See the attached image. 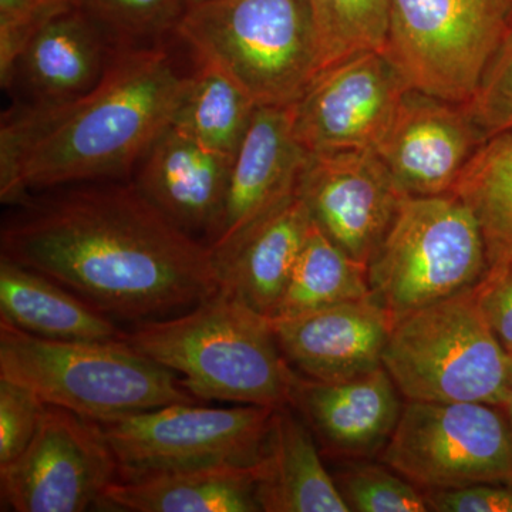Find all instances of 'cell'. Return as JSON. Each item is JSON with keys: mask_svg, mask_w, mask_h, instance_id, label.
Returning a JSON list of instances; mask_svg holds the SVG:
<instances>
[{"mask_svg": "<svg viewBox=\"0 0 512 512\" xmlns=\"http://www.w3.org/2000/svg\"><path fill=\"white\" fill-rule=\"evenodd\" d=\"M73 0H0V79L46 22L73 8Z\"/></svg>", "mask_w": 512, "mask_h": 512, "instance_id": "1f68e13d", "label": "cell"}, {"mask_svg": "<svg viewBox=\"0 0 512 512\" xmlns=\"http://www.w3.org/2000/svg\"><path fill=\"white\" fill-rule=\"evenodd\" d=\"M498 407L406 400L383 463L424 491L512 481V429Z\"/></svg>", "mask_w": 512, "mask_h": 512, "instance_id": "30bf717a", "label": "cell"}, {"mask_svg": "<svg viewBox=\"0 0 512 512\" xmlns=\"http://www.w3.org/2000/svg\"><path fill=\"white\" fill-rule=\"evenodd\" d=\"M271 323L292 369L316 382L335 383L383 366L394 319L370 295Z\"/></svg>", "mask_w": 512, "mask_h": 512, "instance_id": "2e32d148", "label": "cell"}, {"mask_svg": "<svg viewBox=\"0 0 512 512\" xmlns=\"http://www.w3.org/2000/svg\"><path fill=\"white\" fill-rule=\"evenodd\" d=\"M0 376L47 406L97 423L174 403L198 402L171 370L126 340H50L0 322Z\"/></svg>", "mask_w": 512, "mask_h": 512, "instance_id": "277c9868", "label": "cell"}, {"mask_svg": "<svg viewBox=\"0 0 512 512\" xmlns=\"http://www.w3.org/2000/svg\"><path fill=\"white\" fill-rule=\"evenodd\" d=\"M205 2V0H185L188 6L195 5V3Z\"/></svg>", "mask_w": 512, "mask_h": 512, "instance_id": "74e56055", "label": "cell"}, {"mask_svg": "<svg viewBox=\"0 0 512 512\" xmlns=\"http://www.w3.org/2000/svg\"><path fill=\"white\" fill-rule=\"evenodd\" d=\"M252 474L261 511L352 512L323 464L311 427L291 404L272 412Z\"/></svg>", "mask_w": 512, "mask_h": 512, "instance_id": "ffe728a7", "label": "cell"}, {"mask_svg": "<svg viewBox=\"0 0 512 512\" xmlns=\"http://www.w3.org/2000/svg\"><path fill=\"white\" fill-rule=\"evenodd\" d=\"M467 107L485 137L512 130V39L498 50Z\"/></svg>", "mask_w": 512, "mask_h": 512, "instance_id": "4dcf8cb0", "label": "cell"}, {"mask_svg": "<svg viewBox=\"0 0 512 512\" xmlns=\"http://www.w3.org/2000/svg\"><path fill=\"white\" fill-rule=\"evenodd\" d=\"M505 410V416H507L508 423H510L512 429V356H511V366H510V376H508V384H507V397H505V403L503 406Z\"/></svg>", "mask_w": 512, "mask_h": 512, "instance_id": "e575fe53", "label": "cell"}, {"mask_svg": "<svg viewBox=\"0 0 512 512\" xmlns=\"http://www.w3.org/2000/svg\"><path fill=\"white\" fill-rule=\"evenodd\" d=\"M45 407L29 387L0 376V467L26 450L39 429Z\"/></svg>", "mask_w": 512, "mask_h": 512, "instance_id": "f546056e", "label": "cell"}, {"mask_svg": "<svg viewBox=\"0 0 512 512\" xmlns=\"http://www.w3.org/2000/svg\"><path fill=\"white\" fill-rule=\"evenodd\" d=\"M15 207L0 232L2 256L111 319L168 318L221 288L210 247L175 227L134 181L67 185Z\"/></svg>", "mask_w": 512, "mask_h": 512, "instance_id": "6da1fadb", "label": "cell"}, {"mask_svg": "<svg viewBox=\"0 0 512 512\" xmlns=\"http://www.w3.org/2000/svg\"><path fill=\"white\" fill-rule=\"evenodd\" d=\"M333 478L350 511H431L424 491L387 464H355Z\"/></svg>", "mask_w": 512, "mask_h": 512, "instance_id": "f1b7e54d", "label": "cell"}, {"mask_svg": "<svg viewBox=\"0 0 512 512\" xmlns=\"http://www.w3.org/2000/svg\"><path fill=\"white\" fill-rule=\"evenodd\" d=\"M308 157L293 130L291 107H256L232 158L224 210L208 242L218 269L259 221L295 194Z\"/></svg>", "mask_w": 512, "mask_h": 512, "instance_id": "9a60e30c", "label": "cell"}, {"mask_svg": "<svg viewBox=\"0 0 512 512\" xmlns=\"http://www.w3.org/2000/svg\"><path fill=\"white\" fill-rule=\"evenodd\" d=\"M296 192L313 224L365 266L406 197L373 148L309 154Z\"/></svg>", "mask_w": 512, "mask_h": 512, "instance_id": "4fadbf2b", "label": "cell"}, {"mask_svg": "<svg viewBox=\"0 0 512 512\" xmlns=\"http://www.w3.org/2000/svg\"><path fill=\"white\" fill-rule=\"evenodd\" d=\"M400 396L382 366L345 382H316L299 375L292 406L332 453L366 458L383 451L392 439L402 416Z\"/></svg>", "mask_w": 512, "mask_h": 512, "instance_id": "d6986e66", "label": "cell"}, {"mask_svg": "<svg viewBox=\"0 0 512 512\" xmlns=\"http://www.w3.org/2000/svg\"><path fill=\"white\" fill-rule=\"evenodd\" d=\"M320 70L357 53L383 52L389 30V0H309Z\"/></svg>", "mask_w": 512, "mask_h": 512, "instance_id": "4316f807", "label": "cell"}, {"mask_svg": "<svg viewBox=\"0 0 512 512\" xmlns=\"http://www.w3.org/2000/svg\"><path fill=\"white\" fill-rule=\"evenodd\" d=\"M504 18L505 25H507V37H505V40L512 39V0H507V5H505Z\"/></svg>", "mask_w": 512, "mask_h": 512, "instance_id": "d590c367", "label": "cell"}, {"mask_svg": "<svg viewBox=\"0 0 512 512\" xmlns=\"http://www.w3.org/2000/svg\"><path fill=\"white\" fill-rule=\"evenodd\" d=\"M406 82L383 52H363L320 70L292 109L293 130L313 153L373 148L392 123Z\"/></svg>", "mask_w": 512, "mask_h": 512, "instance_id": "7c38bea8", "label": "cell"}, {"mask_svg": "<svg viewBox=\"0 0 512 512\" xmlns=\"http://www.w3.org/2000/svg\"><path fill=\"white\" fill-rule=\"evenodd\" d=\"M495 3H497L498 6H500L501 9H503V12L505 13V5H507V0H494Z\"/></svg>", "mask_w": 512, "mask_h": 512, "instance_id": "8d00e7d4", "label": "cell"}, {"mask_svg": "<svg viewBox=\"0 0 512 512\" xmlns=\"http://www.w3.org/2000/svg\"><path fill=\"white\" fill-rule=\"evenodd\" d=\"M123 339L175 373L197 400L292 406L299 373L279 348L271 319L224 286L188 311L140 323Z\"/></svg>", "mask_w": 512, "mask_h": 512, "instance_id": "3957f363", "label": "cell"}, {"mask_svg": "<svg viewBox=\"0 0 512 512\" xmlns=\"http://www.w3.org/2000/svg\"><path fill=\"white\" fill-rule=\"evenodd\" d=\"M175 39L258 106H293L320 72L309 0H205L188 6Z\"/></svg>", "mask_w": 512, "mask_h": 512, "instance_id": "5b68a950", "label": "cell"}, {"mask_svg": "<svg viewBox=\"0 0 512 512\" xmlns=\"http://www.w3.org/2000/svg\"><path fill=\"white\" fill-rule=\"evenodd\" d=\"M116 49L163 45L175 40L185 0H73Z\"/></svg>", "mask_w": 512, "mask_h": 512, "instance_id": "83f0119b", "label": "cell"}, {"mask_svg": "<svg viewBox=\"0 0 512 512\" xmlns=\"http://www.w3.org/2000/svg\"><path fill=\"white\" fill-rule=\"evenodd\" d=\"M117 480L119 463L103 426L46 404L29 446L0 467V495L16 512H82L99 508Z\"/></svg>", "mask_w": 512, "mask_h": 512, "instance_id": "8fae6325", "label": "cell"}, {"mask_svg": "<svg viewBox=\"0 0 512 512\" xmlns=\"http://www.w3.org/2000/svg\"><path fill=\"white\" fill-rule=\"evenodd\" d=\"M163 45L123 49L100 83L59 106L13 104L0 126V198L119 180L173 123L191 72Z\"/></svg>", "mask_w": 512, "mask_h": 512, "instance_id": "7a4b0ae2", "label": "cell"}, {"mask_svg": "<svg viewBox=\"0 0 512 512\" xmlns=\"http://www.w3.org/2000/svg\"><path fill=\"white\" fill-rule=\"evenodd\" d=\"M474 292L488 325L512 356V264L488 268Z\"/></svg>", "mask_w": 512, "mask_h": 512, "instance_id": "d6a6232c", "label": "cell"}, {"mask_svg": "<svg viewBox=\"0 0 512 512\" xmlns=\"http://www.w3.org/2000/svg\"><path fill=\"white\" fill-rule=\"evenodd\" d=\"M487 249L476 218L454 194L404 197L367 262L370 293L394 320L480 284Z\"/></svg>", "mask_w": 512, "mask_h": 512, "instance_id": "52a82bcc", "label": "cell"}, {"mask_svg": "<svg viewBox=\"0 0 512 512\" xmlns=\"http://www.w3.org/2000/svg\"><path fill=\"white\" fill-rule=\"evenodd\" d=\"M451 194L476 218L488 268L512 264V130L478 147Z\"/></svg>", "mask_w": 512, "mask_h": 512, "instance_id": "cb8c5ba5", "label": "cell"}, {"mask_svg": "<svg viewBox=\"0 0 512 512\" xmlns=\"http://www.w3.org/2000/svg\"><path fill=\"white\" fill-rule=\"evenodd\" d=\"M367 266L349 258L312 221L272 320L369 298Z\"/></svg>", "mask_w": 512, "mask_h": 512, "instance_id": "484cf974", "label": "cell"}, {"mask_svg": "<svg viewBox=\"0 0 512 512\" xmlns=\"http://www.w3.org/2000/svg\"><path fill=\"white\" fill-rule=\"evenodd\" d=\"M256 107L254 99L227 73L195 60L171 127L202 146L234 156Z\"/></svg>", "mask_w": 512, "mask_h": 512, "instance_id": "d4e9b609", "label": "cell"}, {"mask_svg": "<svg viewBox=\"0 0 512 512\" xmlns=\"http://www.w3.org/2000/svg\"><path fill=\"white\" fill-rule=\"evenodd\" d=\"M232 158L170 126L138 164L134 184L175 227L208 245L224 210Z\"/></svg>", "mask_w": 512, "mask_h": 512, "instance_id": "ac0fdd59", "label": "cell"}, {"mask_svg": "<svg viewBox=\"0 0 512 512\" xmlns=\"http://www.w3.org/2000/svg\"><path fill=\"white\" fill-rule=\"evenodd\" d=\"M431 511L512 512V481L485 483L458 490L424 491Z\"/></svg>", "mask_w": 512, "mask_h": 512, "instance_id": "836d02e7", "label": "cell"}, {"mask_svg": "<svg viewBox=\"0 0 512 512\" xmlns=\"http://www.w3.org/2000/svg\"><path fill=\"white\" fill-rule=\"evenodd\" d=\"M383 366L406 400L503 407L511 356L473 288L394 320Z\"/></svg>", "mask_w": 512, "mask_h": 512, "instance_id": "8992f818", "label": "cell"}, {"mask_svg": "<svg viewBox=\"0 0 512 512\" xmlns=\"http://www.w3.org/2000/svg\"><path fill=\"white\" fill-rule=\"evenodd\" d=\"M101 510L127 512H259L252 467H207L117 480Z\"/></svg>", "mask_w": 512, "mask_h": 512, "instance_id": "603a6c76", "label": "cell"}, {"mask_svg": "<svg viewBox=\"0 0 512 512\" xmlns=\"http://www.w3.org/2000/svg\"><path fill=\"white\" fill-rule=\"evenodd\" d=\"M117 52L92 20L73 6L30 37L0 82L19 94L16 104L59 106L93 90Z\"/></svg>", "mask_w": 512, "mask_h": 512, "instance_id": "e0dca14e", "label": "cell"}, {"mask_svg": "<svg viewBox=\"0 0 512 512\" xmlns=\"http://www.w3.org/2000/svg\"><path fill=\"white\" fill-rule=\"evenodd\" d=\"M487 140L467 104L404 93L375 151L406 197L450 194Z\"/></svg>", "mask_w": 512, "mask_h": 512, "instance_id": "5bb4252c", "label": "cell"}, {"mask_svg": "<svg viewBox=\"0 0 512 512\" xmlns=\"http://www.w3.org/2000/svg\"><path fill=\"white\" fill-rule=\"evenodd\" d=\"M505 37L494 0H389L383 53L409 89L468 104Z\"/></svg>", "mask_w": 512, "mask_h": 512, "instance_id": "ba28073f", "label": "cell"}, {"mask_svg": "<svg viewBox=\"0 0 512 512\" xmlns=\"http://www.w3.org/2000/svg\"><path fill=\"white\" fill-rule=\"evenodd\" d=\"M0 322L50 340H114V319L49 276L0 258Z\"/></svg>", "mask_w": 512, "mask_h": 512, "instance_id": "7402d4cb", "label": "cell"}, {"mask_svg": "<svg viewBox=\"0 0 512 512\" xmlns=\"http://www.w3.org/2000/svg\"><path fill=\"white\" fill-rule=\"evenodd\" d=\"M274 407L174 403L100 423L120 480L207 467H252Z\"/></svg>", "mask_w": 512, "mask_h": 512, "instance_id": "9c48e42d", "label": "cell"}, {"mask_svg": "<svg viewBox=\"0 0 512 512\" xmlns=\"http://www.w3.org/2000/svg\"><path fill=\"white\" fill-rule=\"evenodd\" d=\"M311 227L308 207L295 192L259 221L221 262V286L271 318Z\"/></svg>", "mask_w": 512, "mask_h": 512, "instance_id": "44dd1931", "label": "cell"}]
</instances>
